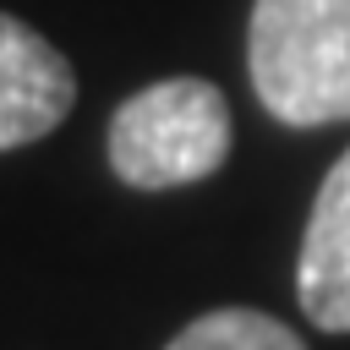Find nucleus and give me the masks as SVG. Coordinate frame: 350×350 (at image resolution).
Segmentation results:
<instances>
[{
    "instance_id": "7ed1b4c3",
    "label": "nucleus",
    "mask_w": 350,
    "mask_h": 350,
    "mask_svg": "<svg viewBox=\"0 0 350 350\" xmlns=\"http://www.w3.org/2000/svg\"><path fill=\"white\" fill-rule=\"evenodd\" d=\"M77 98L71 60L27 22L0 11V153L49 137Z\"/></svg>"
},
{
    "instance_id": "39448f33",
    "label": "nucleus",
    "mask_w": 350,
    "mask_h": 350,
    "mask_svg": "<svg viewBox=\"0 0 350 350\" xmlns=\"http://www.w3.org/2000/svg\"><path fill=\"white\" fill-rule=\"evenodd\" d=\"M164 350H306L301 334L257 306H219L191 317Z\"/></svg>"
},
{
    "instance_id": "f257e3e1",
    "label": "nucleus",
    "mask_w": 350,
    "mask_h": 350,
    "mask_svg": "<svg viewBox=\"0 0 350 350\" xmlns=\"http://www.w3.org/2000/svg\"><path fill=\"white\" fill-rule=\"evenodd\" d=\"M246 71L284 126L350 120V0H252Z\"/></svg>"
},
{
    "instance_id": "20e7f679",
    "label": "nucleus",
    "mask_w": 350,
    "mask_h": 350,
    "mask_svg": "<svg viewBox=\"0 0 350 350\" xmlns=\"http://www.w3.org/2000/svg\"><path fill=\"white\" fill-rule=\"evenodd\" d=\"M295 301L323 334H350V148L317 186L295 257Z\"/></svg>"
},
{
    "instance_id": "f03ea898",
    "label": "nucleus",
    "mask_w": 350,
    "mask_h": 350,
    "mask_svg": "<svg viewBox=\"0 0 350 350\" xmlns=\"http://www.w3.org/2000/svg\"><path fill=\"white\" fill-rule=\"evenodd\" d=\"M230 153V104L202 77L137 88L109 120V170L137 191L208 180Z\"/></svg>"
}]
</instances>
